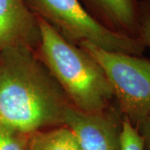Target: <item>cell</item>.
I'll use <instances>...</instances> for the list:
<instances>
[{
  "label": "cell",
  "mask_w": 150,
  "mask_h": 150,
  "mask_svg": "<svg viewBox=\"0 0 150 150\" xmlns=\"http://www.w3.org/2000/svg\"><path fill=\"white\" fill-rule=\"evenodd\" d=\"M73 105L34 50L13 47L0 52V123L32 134L64 125Z\"/></svg>",
  "instance_id": "cell-1"
},
{
  "label": "cell",
  "mask_w": 150,
  "mask_h": 150,
  "mask_svg": "<svg viewBox=\"0 0 150 150\" xmlns=\"http://www.w3.org/2000/svg\"><path fill=\"white\" fill-rule=\"evenodd\" d=\"M37 18L40 59L73 107L87 113L101 112L111 107L113 92L100 65L47 22Z\"/></svg>",
  "instance_id": "cell-2"
},
{
  "label": "cell",
  "mask_w": 150,
  "mask_h": 150,
  "mask_svg": "<svg viewBox=\"0 0 150 150\" xmlns=\"http://www.w3.org/2000/svg\"><path fill=\"white\" fill-rule=\"evenodd\" d=\"M32 12L67 40L92 43L109 52L141 56L144 47L138 38L113 31L96 19L79 0H26Z\"/></svg>",
  "instance_id": "cell-3"
},
{
  "label": "cell",
  "mask_w": 150,
  "mask_h": 150,
  "mask_svg": "<svg viewBox=\"0 0 150 150\" xmlns=\"http://www.w3.org/2000/svg\"><path fill=\"white\" fill-rule=\"evenodd\" d=\"M103 70L123 118L138 129L150 114V59L79 44Z\"/></svg>",
  "instance_id": "cell-4"
},
{
  "label": "cell",
  "mask_w": 150,
  "mask_h": 150,
  "mask_svg": "<svg viewBox=\"0 0 150 150\" xmlns=\"http://www.w3.org/2000/svg\"><path fill=\"white\" fill-rule=\"evenodd\" d=\"M122 120L118 108L87 113L71 107L65 115L64 126L74 133L81 150H121Z\"/></svg>",
  "instance_id": "cell-5"
},
{
  "label": "cell",
  "mask_w": 150,
  "mask_h": 150,
  "mask_svg": "<svg viewBox=\"0 0 150 150\" xmlns=\"http://www.w3.org/2000/svg\"><path fill=\"white\" fill-rule=\"evenodd\" d=\"M39 43L38 18L26 0H0V52L13 47L34 50Z\"/></svg>",
  "instance_id": "cell-6"
},
{
  "label": "cell",
  "mask_w": 150,
  "mask_h": 150,
  "mask_svg": "<svg viewBox=\"0 0 150 150\" xmlns=\"http://www.w3.org/2000/svg\"><path fill=\"white\" fill-rule=\"evenodd\" d=\"M103 24L113 31L138 38L140 4L137 0H88Z\"/></svg>",
  "instance_id": "cell-7"
},
{
  "label": "cell",
  "mask_w": 150,
  "mask_h": 150,
  "mask_svg": "<svg viewBox=\"0 0 150 150\" xmlns=\"http://www.w3.org/2000/svg\"><path fill=\"white\" fill-rule=\"evenodd\" d=\"M28 150H81L74 133L64 125L31 134Z\"/></svg>",
  "instance_id": "cell-8"
},
{
  "label": "cell",
  "mask_w": 150,
  "mask_h": 150,
  "mask_svg": "<svg viewBox=\"0 0 150 150\" xmlns=\"http://www.w3.org/2000/svg\"><path fill=\"white\" fill-rule=\"evenodd\" d=\"M30 136L0 123V150H28Z\"/></svg>",
  "instance_id": "cell-9"
},
{
  "label": "cell",
  "mask_w": 150,
  "mask_h": 150,
  "mask_svg": "<svg viewBox=\"0 0 150 150\" xmlns=\"http://www.w3.org/2000/svg\"><path fill=\"white\" fill-rule=\"evenodd\" d=\"M120 144L121 150H144L143 139L139 130L126 118H123L122 120Z\"/></svg>",
  "instance_id": "cell-10"
},
{
  "label": "cell",
  "mask_w": 150,
  "mask_h": 150,
  "mask_svg": "<svg viewBox=\"0 0 150 150\" xmlns=\"http://www.w3.org/2000/svg\"><path fill=\"white\" fill-rule=\"evenodd\" d=\"M138 39L144 48H150V2H146L140 4Z\"/></svg>",
  "instance_id": "cell-11"
},
{
  "label": "cell",
  "mask_w": 150,
  "mask_h": 150,
  "mask_svg": "<svg viewBox=\"0 0 150 150\" xmlns=\"http://www.w3.org/2000/svg\"><path fill=\"white\" fill-rule=\"evenodd\" d=\"M137 129L143 139L144 150H150V114Z\"/></svg>",
  "instance_id": "cell-12"
}]
</instances>
